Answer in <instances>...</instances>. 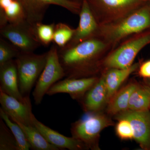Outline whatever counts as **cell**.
<instances>
[{
  "label": "cell",
  "mask_w": 150,
  "mask_h": 150,
  "mask_svg": "<svg viewBox=\"0 0 150 150\" xmlns=\"http://www.w3.org/2000/svg\"><path fill=\"white\" fill-rule=\"evenodd\" d=\"M111 50L110 45L98 36L73 46L58 48L59 61L64 71L65 77L95 76L101 69L102 59Z\"/></svg>",
  "instance_id": "6da1fadb"
},
{
  "label": "cell",
  "mask_w": 150,
  "mask_h": 150,
  "mask_svg": "<svg viewBox=\"0 0 150 150\" xmlns=\"http://www.w3.org/2000/svg\"><path fill=\"white\" fill-rule=\"evenodd\" d=\"M150 29V4L146 3L122 18L99 25L97 36L112 49L122 40L136 33Z\"/></svg>",
  "instance_id": "7a4b0ae2"
},
{
  "label": "cell",
  "mask_w": 150,
  "mask_h": 150,
  "mask_svg": "<svg viewBox=\"0 0 150 150\" xmlns=\"http://www.w3.org/2000/svg\"><path fill=\"white\" fill-rule=\"evenodd\" d=\"M150 45V29L131 35L122 40L102 59L101 68L125 69L133 64L145 46Z\"/></svg>",
  "instance_id": "3957f363"
},
{
  "label": "cell",
  "mask_w": 150,
  "mask_h": 150,
  "mask_svg": "<svg viewBox=\"0 0 150 150\" xmlns=\"http://www.w3.org/2000/svg\"><path fill=\"white\" fill-rule=\"evenodd\" d=\"M48 52L43 54L22 53L15 59L16 62L20 91L23 96H29L33 88L46 64Z\"/></svg>",
  "instance_id": "277c9868"
},
{
  "label": "cell",
  "mask_w": 150,
  "mask_h": 150,
  "mask_svg": "<svg viewBox=\"0 0 150 150\" xmlns=\"http://www.w3.org/2000/svg\"><path fill=\"white\" fill-rule=\"evenodd\" d=\"M87 113L86 116L72 124V137L82 143L88 149H97L100 132L112 125V122L99 112Z\"/></svg>",
  "instance_id": "5b68a950"
},
{
  "label": "cell",
  "mask_w": 150,
  "mask_h": 150,
  "mask_svg": "<svg viewBox=\"0 0 150 150\" xmlns=\"http://www.w3.org/2000/svg\"><path fill=\"white\" fill-rule=\"evenodd\" d=\"M99 25L122 18L146 4L143 0H87Z\"/></svg>",
  "instance_id": "8992f818"
},
{
  "label": "cell",
  "mask_w": 150,
  "mask_h": 150,
  "mask_svg": "<svg viewBox=\"0 0 150 150\" xmlns=\"http://www.w3.org/2000/svg\"><path fill=\"white\" fill-rule=\"evenodd\" d=\"M65 73L58 56V48L54 44L48 51L47 61L33 92L35 103L39 105L51 86L63 78Z\"/></svg>",
  "instance_id": "52a82bcc"
},
{
  "label": "cell",
  "mask_w": 150,
  "mask_h": 150,
  "mask_svg": "<svg viewBox=\"0 0 150 150\" xmlns=\"http://www.w3.org/2000/svg\"><path fill=\"white\" fill-rule=\"evenodd\" d=\"M1 37L14 45L22 53H33L41 45L34 34L33 28L27 21L8 23L0 28Z\"/></svg>",
  "instance_id": "ba28073f"
},
{
  "label": "cell",
  "mask_w": 150,
  "mask_h": 150,
  "mask_svg": "<svg viewBox=\"0 0 150 150\" xmlns=\"http://www.w3.org/2000/svg\"><path fill=\"white\" fill-rule=\"evenodd\" d=\"M21 4L28 22L32 27L42 22L50 5L62 7L74 14L79 15L81 3L71 0H18Z\"/></svg>",
  "instance_id": "9c48e42d"
},
{
  "label": "cell",
  "mask_w": 150,
  "mask_h": 150,
  "mask_svg": "<svg viewBox=\"0 0 150 150\" xmlns=\"http://www.w3.org/2000/svg\"><path fill=\"white\" fill-rule=\"evenodd\" d=\"M116 120L124 119L131 123L134 139L143 149H150V110H128L115 115Z\"/></svg>",
  "instance_id": "30bf717a"
},
{
  "label": "cell",
  "mask_w": 150,
  "mask_h": 150,
  "mask_svg": "<svg viewBox=\"0 0 150 150\" xmlns=\"http://www.w3.org/2000/svg\"><path fill=\"white\" fill-rule=\"evenodd\" d=\"M1 108L13 121L26 126H33L32 121V105L30 99L21 101L0 90Z\"/></svg>",
  "instance_id": "8fae6325"
},
{
  "label": "cell",
  "mask_w": 150,
  "mask_h": 150,
  "mask_svg": "<svg viewBox=\"0 0 150 150\" xmlns=\"http://www.w3.org/2000/svg\"><path fill=\"white\" fill-rule=\"evenodd\" d=\"M98 79L96 76L83 78H66L53 85L46 95L53 96L58 93H68L73 99L80 100Z\"/></svg>",
  "instance_id": "7c38bea8"
},
{
  "label": "cell",
  "mask_w": 150,
  "mask_h": 150,
  "mask_svg": "<svg viewBox=\"0 0 150 150\" xmlns=\"http://www.w3.org/2000/svg\"><path fill=\"white\" fill-rule=\"evenodd\" d=\"M79 16V25L75 29L72 38L66 46H73L97 36L99 25L92 12L87 0H83Z\"/></svg>",
  "instance_id": "4fadbf2b"
},
{
  "label": "cell",
  "mask_w": 150,
  "mask_h": 150,
  "mask_svg": "<svg viewBox=\"0 0 150 150\" xmlns=\"http://www.w3.org/2000/svg\"><path fill=\"white\" fill-rule=\"evenodd\" d=\"M33 124L51 144L59 150H81L87 149L82 143L73 137L64 136L53 130L38 121L34 114L32 115Z\"/></svg>",
  "instance_id": "5bb4252c"
},
{
  "label": "cell",
  "mask_w": 150,
  "mask_h": 150,
  "mask_svg": "<svg viewBox=\"0 0 150 150\" xmlns=\"http://www.w3.org/2000/svg\"><path fill=\"white\" fill-rule=\"evenodd\" d=\"M0 90L23 102L30 98L29 96H23L20 91L15 59L0 66Z\"/></svg>",
  "instance_id": "9a60e30c"
},
{
  "label": "cell",
  "mask_w": 150,
  "mask_h": 150,
  "mask_svg": "<svg viewBox=\"0 0 150 150\" xmlns=\"http://www.w3.org/2000/svg\"><path fill=\"white\" fill-rule=\"evenodd\" d=\"M80 100L87 113L99 112L105 105L108 103L107 88L102 76Z\"/></svg>",
  "instance_id": "2e32d148"
},
{
  "label": "cell",
  "mask_w": 150,
  "mask_h": 150,
  "mask_svg": "<svg viewBox=\"0 0 150 150\" xmlns=\"http://www.w3.org/2000/svg\"><path fill=\"white\" fill-rule=\"evenodd\" d=\"M139 65V63H137L127 69L111 68L104 69L102 76L107 88L108 103L117 91L121 84L131 74L137 71Z\"/></svg>",
  "instance_id": "e0dca14e"
},
{
  "label": "cell",
  "mask_w": 150,
  "mask_h": 150,
  "mask_svg": "<svg viewBox=\"0 0 150 150\" xmlns=\"http://www.w3.org/2000/svg\"><path fill=\"white\" fill-rule=\"evenodd\" d=\"M138 84L131 83L116 92L108 103L107 112L115 115L128 110L129 98Z\"/></svg>",
  "instance_id": "ac0fdd59"
},
{
  "label": "cell",
  "mask_w": 150,
  "mask_h": 150,
  "mask_svg": "<svg viewBox=\"0 0 150 150\" xmlns=\"http://www.w3.org/2000/svg\"><path fill=\"white\" fill-rule=\"evenodd\" d=\"M24 131L31 149L35 150H59L51 144L34 126H26L16 121Z\"/></svg>",
  "instance_id": "d6986e66"
},
{
  "label": "cell",
  "mask_w": 150,
  "mask_h": 150,
  "mask_svg": "<svg viewBox=\"0 0 150 150\" xmlns=\"http://www.w3.org/2000/svg\"><path fill=\"white\" fill-rule=\"evenodd\" d=\"M150 108V88L145 83L138 84L129 98L128 109L144 110Z\"/></svg>",
  "instance_id": "ffe728a7"
},
{
  "label": "cell",
  "mask_w": 150,
  "mask_h": 150,
  "mask_svg": "<svg viewBox=\"0 0 150 150\" xmlns=\"http://www.w3.org/2000/svg\"><path fill=\"white\" fill-rule=\"evenodd\" d=\"M0 117L10 129L16 139L19 150H28L31 149L30 145L21 127L17 123L11 120L1 108H0Z\"/></svg>",
  "instance_id": "44dd1931"
},
{
  "label": "cell",
  "mask_w": 150,
  "mask_h": 150,
  "mask_svg": "<svg viewBox=\"0 0 150 150\" xmlns=\"http://www.w3.org/2000/svg\"><path fill=\"white\" fill-rule=\"evenodd\" d=\"M75 29L68 25L59 23L55 25L53 42L58 48L67 46L72 38Z\"/></svg>",
  "instance_id": "7402d4cb"
},
{
  "label": "cell",
  "mask_w": 150,
  "mask_h": 150,
  "mask_svg": "<svg viewBox=\"0 0 150 150\" xmlns=\"http://www.w3.org/2000/svg\"><path fill=\"white\" fill-rule=\"evenodd\" d=\"M55 25L54 23L45 24L41 22L33 27L35 37L41 46H48L53 42Z\"/></svg>",
  "instance_id": "603a6c76"
},
{
  "label": "cell",
  "mask_w": 150,
  "mask_h": 150,
  "mask_svg": "<svg viewBox=\"0 0 150 150\" xmlns=\"http://www.w3.org/2000/svg\"><path fill=\"white\" fill-rule=\"evenodd\" d=\"M0 150H19L16 139L1 118H0Z\"/></svg>",
  "instance_id": "cb8c5ba5"
},
{
  "label": "cell",
  "mask_w": 150,
  "mask_h": 150,
  "mask_svg": "<svg viewBox=\"0 0 150 150\" xmlns=\"http://www.w3.org/2000/svg\"><path fill=\"white\" fill-rule=\"evenodd\" d=\"M14 45L3 37L0 38V66L16 59L20 54Z\"/></svg>",
  "instance_id": "d4e9b609"
},
{
  "label": "cell",
  "mask_w": 150,
  "mask_h": 150,
  "mask_svg": "<svg viewBox=\"0 0 150 150\" xmlns=\"http://www.w3.org/2000/svg\"><path fill=\"white\" fill-rule=\"evenodd\" d=\"M118 121L115 131L118 137L122 140L134 139V131L130 122L124 119H119Z\"/></svg>",
  "instance_id": "484cf974"
},
{
  "label": "cell",
  "mask_w": 150,
  "mask_h": 150,
  "mask_svg": "<svg viewBox=\"0 0 150 150\" xmlns=\"http://www.w3.org/2000/svg\"><path fill=\"white\" fill-rule=\"evenodd\" d=\"M138 75L144 79H150V59L139 63Z\"/></svg>",
  "instance_id": "4316f807"
},
{
  "label": "cell",
  "mask_w": 150,
  "mask_h": 150,
  "mask_svg": "<svg viewBox=\"0 0 150 150\" xmlns=\"http://www.w3.org/2000/svg\"><path fill=\"white\" fill-rule=\"evenodd\" d=\"M144 83L150 88V79H144Z\"/></svg>",
  "instance_id": "83f0119b"
},
{
  "label": "cell",
  "mask_w": 150,
  "mask_h": 150,
  "mask_svg": "<svg viewBox=\"0 0 150 150\" xmlns=\"http://www.w3.org/2000/svg\"><path fill=\"white\" fill-rule=\"evenodd\" d=\"M71 1H73L79 3V1H78V0H71Z\"/></svg>",
  "instance_id": "f1b7e54d"
},
{
  "label": "cell",
  "mask_w": 150,
  "mask_h": 150,
  "mask_svg": "<svg viewBox=\"0 0 150 150\" xmlns=\"http://www.w3.org/2000/svg\"><path fill=\"white\" fill-rule=\"evenodd\" d=\"M143 1H144L145 2H146V1H150V0H143Z\"/></svg>",
  "instance_id": "f546056e"
},
{
  "label": "cell",
  "mask_w": 150,
  "mask_h": 150,
  "mask_svg": "<svg viewBox=\"0 0 150 150\" xmlns=\"http://www.w3.org/2000/svg\"><path fill=\"white\" fill-rule=\"evenodd\" d=\"M150 110V109H149Z\"/></svg>",
  "instance_id": "4dcf8cb0"
}]
</instances>
